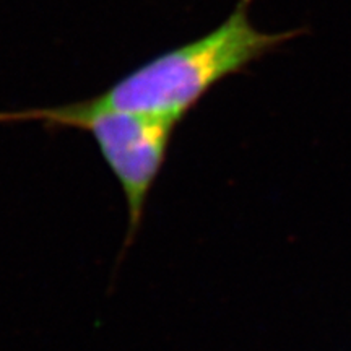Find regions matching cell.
Listing matches in <instances>:
<instances>
[{"label": "cell", "instance_id": "1", "mask_svg": "<svg viewBox=\"0 0 351 351\" xmlns=\"http://www.w3.org/2000/svg\"><path fill=\"white\" fill-rule=\"evenodd\" d=\"M252 0H238L230 16L194 41L165 51L132 70L96 103L119 111L163 117L179 124L219 82L238 75L306 29L263 33L252 25Z\"/></svg>", "mask_w": 351, "mask_h": 351}, {"label": "cell", "instance_id": "2", "mask_svg": "<svg viewBox=\"0 0 351 351\" xmlns=\"http://www.w3.org/2000/svg\"><path fill=\"white\" fill-rule=\"evenodd\" d=\"M38 122L46 130L77 129L91 135L124 192L129 247L142 225L147 200L168 158L178 124L163 117L127 112L96 103L95 98L52 108L0 111V124Z\"/></svg>", "mask_w": 351, "mask_h": 351}]
</instances>
